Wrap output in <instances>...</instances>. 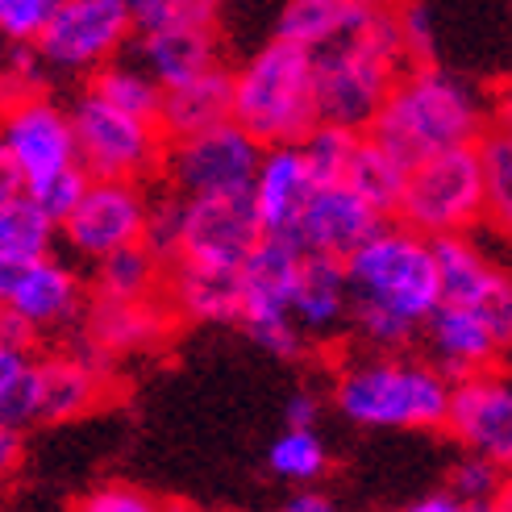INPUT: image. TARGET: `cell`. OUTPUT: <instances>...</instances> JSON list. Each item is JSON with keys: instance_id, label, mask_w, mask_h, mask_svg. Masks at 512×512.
I'll list each match as a JSON object with an SVG mask.
<instances>
[{"instance_id": "obj_40", "label": "cell", "mask_w": 512, "mask_h": 512, "mask_svg": "<svg viewBox=\"0 0 512 512\" xmlns=\"http://www.w3.org/2000/svg\"><path fill=\"white\" fill-rule=\"evenodd\" d=\"M483 109H488V134H508L512 138V75L483 96Z\"/></svg>"}, {"instance_id": "obj_23", "label": "cell", "mask_w": 512, "mask_h": 512, "mask_svg": "<svg viewBox=\"0 0 512 512\" xmlns=\"http://www.w3.org/2000/svg\"><path fill=\"white\" fill-rule=\"evenodd\" d=\"M163 300L175 321L196 325H242V279L238 271H204V267H167Z\"/></svg>"}, {"instance_id": "obj_16", "label": "cell", "mask_w": 512, "mask_h": 512, "mask_svg": "<svg viewBox=\"0 0 512 512\" xmlns=\"http://www.w3.org/2000/svg\"><path fill=\"white\" fill-rule=\"evenodd\" d=\"M0 309H5V317L13 325H21L30 338H42V334H55V329H67L84 317L88 288L71 263L46 254L38 263H25V271L17 275L13 292Z\"/></svg>"}, {"instance_id": "obj_45", "label": "cell", "mask_w": 512, "mask_h": 512, "mask_svg": "<svg viewBox=\"0 0 512 512\" xmlns=\"http://www.w3.org/2000/svg\"><path fill=\"white\" fill-rule=\"evenodd\" d=\"M17 458H21V438L9 429H0V483H5L17 467Z\"/></svg>"}, {"instance_id": "obj_36", "label": "cell", "mask_w": 512, "mask_h": 512, "mask_svg": "<svg viewBox=\"0 0 512 512\" xmlns=\"http://www.w3.org/2000/svg\"><path fill=\"white\" fill-rule=\"evenodd\" d=\"M396 17V42H400V55L404 67H425V63H438V21L425 5H400L392 9Z\"/></svg>"}, {"instance_id": "obj_12", "label": "cell", "mask_w": 512, "mask_h": 512, "mask_svg": "<svg viewBox=\"0 0 512 512\" xmlns=\"http://www.w3.org/2000/svg\"><path fill=\"white\" fill-rule=\"evenodd\" d=\"M130 38L134 25L125 0H55V13H50L34 50L46 67L100 71L121 55Z\"/></svg>"}, {"instance_id": "obj_11", "label": "cell", "mask_w": 512, "mask_h": 512, "mask_svg": "<svg viewBox=\"0 0 512 512\" xmlns=\"http://www.w3.org/2000/svg\"><path fill=\"white\" fill-rule=\"evenodd\" d=\"M263 159V146L242 134L234 121L217 125L209 134H196L184 142H167L163 175L175 196H246L254 167Z\"/></svg>"}, {"instance_id": "obj_15", "label": "cell", "mask_w": 512, "mask_h": 512, "mask_svg": "<svg viewBox=\"0 0 512 512\" xmlns=\"http://www.w3.org/2000/svg\"><path fill=\"white\" fill-rule=\"evenodd\" d=\"M446 433L483 463L512 471V375L483 371L475 379L450 383V413Z\"/></svg>"}, {"instance_id": "obj_28", "label": "cell", "mask_w": 512, "mask_h": 512, "mask_svg": "<svg viewBox=\"0 0 512 512\" xmlns=\"http://www.w3.org/2000/svg\"><path fill=\"white\" fill-rule=\"evenodd\" d=\"M96 100H105L109 109L125 113V117H138V121H150L159 125V109H163V88L150 80V75L134 63V59H113L100 71H92L88 88Z\"/></svg>"}, {"instance_id": "obj_9", "label": "cell", "mask_w": 512, "mask_h": 512, "mask_svg": "<svg viewBox=\"0 0 512 512\" xmlns=\"http://www.w3.org/2000/svg\"><path fill=\"white\" fill-rule=\"evenodd\" d=\"M300 259H304V250L292 238H263L246 259V267L238 271V279H242V329L263 350H271L279 358H300L304 346H309L288 313L296 275H300Z\"/></svg>"}, {"instance_id": "obj_17", "label": "cell", "mask_w": 512, "mask_h": 512, "mask_svg": "<svg viewBox=\"0 0 512 512\" xmlns=\"http://www.w3.org/2000/svg\"><path fill=\"white\" fill-rule=\"evenodd\" d=\"M113 367L105 358L80 350H50L34 358V400L38 421L59 425L92 413V408L109 396Z\"/></svg>"}, {"instance_id": "obj_19", "label": "cell", "mask_w": 512, "mask_h": 512, "mask_svg": "<svg viewBox=\"0 0 512 512\" xmlns=\"http://www.w3.org/2000/svg\"><path fill=\"white\" fill-rule=\"evenodd\" d=\"M317 184L304 167L296 146H271L263 150L259 167L250 179V209L259 217L263 238H296V225L309 209Z\"/></svg>"}, {"instance_id": "obj_13", "label": "cell", "mask_w": 512, "mask_h": 512, "mask_svg": "<svg viewBox=\"0 0 512 512\" xmlns=\"http://www.w3.org/2000/svg\"><path fill=\"white\" fill-rule=\"evenodd\" d=\"M146 213H150V192L142 184L92 179L80 204L71 209V217L59 225V234L80 259L100 263L125 246H142Z\"/></svg>"}, {"instance_id": "obj_2", "label": "cell", "mask_w": 512, "mask_h": 512, "mask_svg": "<svg viewBox=\"0 0 512 512\" xmlns=\"http://www.w3.org/2000/svg\"><path fill=\"white\" fill-rule=\"evenodd\" d=\"M400 71H404V55L396 42V17L392 9L371 5L367 21L350 38L313 55L317 121L367 134Z\"/></svg>"}, {"instance_id": "obj_34", "label": "cell", "mask_w": 512, "mask_h": 512, "mask_svg": "<svg viewBox=\"0 0 512 512\" xmlns=\"http://www.w3.org/2000/svg\"><path fill=\"white\" fill-rule=\"evenodd\" d=\"M504 471L492 467V463H483V458L475 454H463L458 463L450 467V479H446V488L458 504H471V508H492L500 496H504Z\"/></svg>"}, {"instance_id": "obj_29", "label": "cell", "mask_w": 512, "mask_h": 512, "mask_svg": "<svg viewBox=\"0 0 512 512\" xmlns=\"http://www.w3.org/2000/svg\"><path fill=\"white\" fill-rule=\"evenodd\" d=\"M404 179H408V167L363 134V142H358V150H354V163L346 171V188L363 204H371L383 221H392L400 192H404Z\"/></svg>"}, {"instance_id": "obj_48", "label": "cell", "mask_w": 512, "mask_h": 512, "mask_svg": "<svg viewBox=\"0 0 512 512\" xmlns=\"http://www.w3.org/2000/svg\"><path fill=\"white\" fill-rule=\"evenodd\" d=\"M159 512H200L196 504H184V500H163Z\"/></svg>"}, {"instance_id": "obj_10", "label": "cell", "mask_w": 512, "mask_h": 512, "mask_svg": "<svg viewBox=\"0 0 512 512\" xmlns=\"http://www.w3.org/2000/svg\"><path fill=\"white\" fill-rule=\"evenodd\" d=\"M259 242L263 229L250 209V196H179V238L171 267L242 271Z\"/></svg>"}, {"instance_id": "obj_24", "label": "cell", "mask_w": 512, "mask_h": 512, "mask_svg": "<svg viewBox=\"0 0 512 512\" xmlns=\"http://www.w3.org/2000/svg\"><path fill=\"white\" fill-rule=\"evenodd\" d=\"M229 113H234V80H229L225 67H213L200 80L163 92L159 134L167 142H184V138L217 130V125H229Z\"/></svg>"}, {"instance_id": "obj_47", "label": "cell", "mask_w": 512, "mask_h": 512, "mask_svg": "<svg viewBox=\"0 0 512 512\" xmlns=\"http://www.w3.org/2000/svg\"><path fill=\"white\" fill-rule=\"evenodd\" d=\"M25 271V263H17V259H9V254H0V304L9 300V292H13V284H17V275Z\"/></svg>"}, {"instance_id": "obj_25", "label": "cell", "mask_w": 512, "mask_h": 512, "mask_svg": "<svg viewBox=\"0 0 512 512\" xmlns=\"http://www.w3.org/2000/svg\"><path fill=\"white\" fill-rule=\"evenodd\" d=\"M367 13V0H292V5L279 9L275 38L317 55V50L350 38L367 21Z\"/></svg>"}, {"instance_id": "obj_38", "label": "cell", "mask_w": 512, "mask_h": 512, "mask_svg": "<svg viewBox=\"0 0 512 512\" xmlns=\"http://www.w3.org/2000/svg\"><path fill=\"white\" fill-rule=\"evenodd\" d=\"M50 13H55V0H0V38L9 46H34Z\"/></svg>"}, {"instance_id": "obj_32", "label": "cell", "mask_w": 512, "mask_h": 512, "mask_svg": "<svg viewBox=\"0 0 512 512\" xmlns=\"http://www.w3.org/2000/svg\"><path fill=\"white\" fill-rule=\"evenodd\" d=\"M475 150L483 167V221L512 238V138L483 134Z\"/></svg>"}, {"instance_id": "obj_20", "label": "cell", "mask_w": 512, "mask_h": 512, "mask_svg": "<svg viewBox=\"0 0 512 512\" xmlns=\"http://www.w3.org/2000/svg\"><path fill=\"white\" fill-rule=\"evenodd\" d=\"M379 225H383V217L371 209V204H363L346 184H329V188L313 192L292 242L304 254H321V259L346 263Z\"/></svg>"}, {"instance_id": "obj_27", "label": "cell", "mask_w": 512, "mask_h": 512, "mask_svg": "<svg viewBox=\"0 0 512 512\" xmlns=\"http://www.w3.org/2000/svg\"><path fill=\"white\" fill-rule=\"evenodd\" d=\"M167 284V263L146 246H125L109 259H100L92 271V300L105 304H134L155 300Z\"/></svg>"}, {"instance_id": "obj_33", "label": "cell", "mask_w": 512, "mask_h": 512, "mask_svg": "<svg viewBox=\"0 0 512 512\" xmlns=\"http://www.w3.org/2000/svg\"><path fill=\"white\" fill-rule=\"evenodd\" d=\"M267 467L279 479L313 488V479H321L329 467V450L317 429H284L267 450Z\"/></svg>"}, {"instance_id": "obj_46", "label": "cell", "mask_w": 512, "mask_h": 512, "mask_svg": "<svg viewBox=\"0 0 512 512\" xmlns=\"http://www.w3.org/2000/svg\"><path fill=\"white\" fill-rule=\"evenodd\" d=\"M17 192H21V179H17V171H13L9 155H5V146H0V209H5Z\"/></svg>"}, {"instance_id": "obj_22", "label": "cell", "mask_w": 512, "mask_h": 512, "mask_svg": "<svg viewBox=\"0 0 512 512\" xmlns=\"http://www.w3.org/2000/svg\"><path fill=\"white\" fill-rule=\"evenodd\" d=\"M288 313L304 342H329L342 329H350V288L342 263L321 259V254H304Z\"/></svg>"}, {"instance_id": "obj_52", "label": "cell", "mask_w": 512, "mask_h": 512, "mask_svg": "<svg viewBox=\"0 0 512 512\" xmlns=\"http://www.w3.org/2000/svg\"><path fill=\"white\" fill-rule=\"evenodd\" d=\"M508 271H512V267H508Z\"/></svg>"}, {"instance_id": "obj_37", "label": "cell", "mask_w": 512, "mask_h": 512, "mask_svg": "<svg viewBox=\"0 0 512 512\" xmlns=\"http://www.w3.org/2000/svg\"><path fill=\"white\" fill-rule=\"evenodd\" d=\"M88 184H92V179L80 167H67V171L42 179V184H34V188H25V196H30L55 225H63L75 204H80V196L88 192Z\"/></svg>"}, {"instance_id": "obj_42", "label": "cell", "mask_w": 512, "mask_h": 512, "mask_svg": "<svg viewBox=\"0 0 512 512\" xmlns=\"http://www.w3.org/2000/svg\"><path fill=\"white\" fill-rule=\"evenodd\" d=\"M317 417H321L317 392H296L288 400V429H317Z\"/></svg>"}, {"instance_id": "obj_1", "label": "cell", "mask_w": 512, "mask_h": 512, "mask_svg": "<svg viewBox=\"0 0 512 512\" xmlns=\"http://www.w3.org/2000/svg\"><path fill=\"white\" fill-rule=\"evenodd\" d=\"M483 134H488L483 92L442 63L404 67L367 130V138L396 155L404 167L442 155V150L479 146Z\"/></svg>"}, {"instance_id": "obj_44", "label": "cell", "mask_w": 512, "mask_h": 512, "mask_svg": "<svg viewBox=\"0 0 512 512\" xmlns=\"http://www.w3.org/2000/svg\"><path fill=\"white\" fill-rule=\"evenodd\" d=\"M284 512H338V504L329 500L325 492H317V488H300V492L288 500Z\"/></svg>"}, {"instance_id": "obj_7", "label": "cell", "mask_w": 512, "mask_h": 512, "mask_svg": "<svg viewBox=\"0 0 512 512\" xmlns=\"http://www.w3.org/2000/svg\"><path fill=\"white\" fill-rule=\"evenodd\" d=\"M396 225L413 229L425 242L467 238L483 221V167L475 146H458L429 155L408 167L400 204L392 213Z\"/></svg>"}, {"instance_id": "obj_49", "label": "cell", "mask_w": 512, "mask_h": 512, "mask_svg": "<svg viewBox=\"0 0 512 512\" xmlns=\"http://www.w3.org/2000/svg\"><path fill=\"white\" fill-rule=\"evenodd\" d=\"M492 512H512V500H508V496H500V500L492 504Z\"/></svg>"}, {"instance_id": "obj_39", "label": "cell", "mask_w": 512, "mask_h": 512, "mask_svg": "<svg viewBox=\"0 0 512 512\" xmlns=\"http://www.w3.org/2000/svg\"><path fill=\"white\" fill-rule=\"evenodd\" d=\"M71 512H159V500L146 496L142 488H130V483H105V488L88 492Z\"/></svg>"}, {"instance_id": "obj_14", "label": "cell", "mask_w": 512, "mask_h": 512, "mask_svg": "<svg viewBox=\"0 0 512 512\" xmlns=\"http://www.w3.org/2000/svg\"><path fill=\"white\" fill-rule=\"evenodd\" d=\"M0 146H5V155L21 179V192L67 167H80L75 163L71 117L46 92L0 109Z\"/></svg>"}, {"instance_id": "obj_18", "label": "cell", "mask_w": 512, "mask_h": 512, "mask_svg": "<svg viewBox=\"0 0 512 512\" xmlns=\"http://www.w3.org/2000/svg\"><path fill=\"white\" fill-rule=\"evenodd\" d=\"M84 350L105 358L113 367L117 358L125 354H142V350H155L171 338L175 329V313L167 309V300H134V304H105V300H92L84 309Z\"/></svg>"}, {"instance_id": "obj_50", "label": "cell", "mask_w": 512, "mask_h": 512, "mask_svg": "<svg viewBox=\"0 0 512 512\" xmlns=\"http://www.w3.org/2000/svg\"><path fill=\"white\" fill-rule=\"evenodd\" d=\"M504 496L512 500V471H508V479H504Z\"/></svg>"}, {"instance_id": "obj_35", "label": "cell", "mask_w": 512, "mask_h": 512, "mask_svg": "<svg viewBox=\"0 0 512 512\" xmlns=\"http://www.w3.org/2000/svg\"><path fill=\"white\" fill-rule=\"evenodd\" d=\"M42 80H46V63L34 46H9L0 55V109L17 105V100L42 96Z\"/></svg>"}, {"instance_id": "obj_51", "label": "cell", "mask_w": 512, "mask_h": 512, "mask_svg": "<svg viewBox=\"0 0 512 512\" xmlns=\"http://www.w3.org/2000/svg\"><path fill=\"white\" fill-rule=\"evenodd\" d=\"M5 325H9V317H5V309H0V338H5Z\"/></svg>"}, {"instance_id": "obj_26", "label": "cell", "mask_w": 512, "mask_h": 512, "mask_svg": "<svg viewBox=\"0 0 512 512\" xmlns=\"http://www.w3.org/2000/svg\"><path fill=\"white\" fill-rule=\"evenodd\" d=\"M433 246V263H438V288H442V304L454 309H475V304L488 296V288L496 284V275L504 271L488 250H483L471 234L467 238H438Z\"/></svg>"}, {"instance_id": "obj_6", "label": "cell", "mask_w": 512, "mask_h": 512, "mask_svg": "<svg viewBox=\"0 0 512 512\" xmlns=\"http://www.w3.org/2000/svg\"><path fill=\"white\" fill-rule=\"evenodd\" d=\"M130 25L138 38L134 63L163 92L221 67L217 5H204V0H134Z\"/></svg>"}, {"instance_id": "obj_21", "label": "cell", "mask_w": 512, "mask_h": 512, "mask_svg": "<svg viewBox=\"0 0 512 512\" xmlns=\"http://www.w3.org/2000/svg\"><path fill=\"white\" fill-rule=\"evenodd\" d=\"M421 334H425V346H429L425 363L450 383L475 379L483 371H496L500 358H504L496 338H492V329L483 325L475 313L454 309V304H438V309L429 313V321L421 325Z\"/></svg>"}, {"instance_id": "obj_43", "label": "cell", "mask_w": 512, "mask_h": 512, "mask_svg": "<svg viewBox=\"0 0 512 512\" xmlns=\"http://www.w3.org/2000/svg\"><path fill=\"white\" fill-rule=\"evenodd\" d=\"M404 512H492V508H471V504H458L450 492H429V496L413 500Z\"/></svg>"}, {"instance_id": "obj_3", "label": "cell", "mask_w": 512, "mask_h": 512, "mask_svg": "<svg viewBox=\"0 0 512 512\" xmlns=\"http://www.w3.org/2000/svg\"><path fill=\"white\" fill-rule=\"evenodd\" d=\"M338 413L367 429H446L450 379L425 358L358 354L334 375Z\"/></svg>"}, {"instance_id": "obj_4", "label": "cell", "mask_w": 512, "mask_h": 512, "mask_svg": "<svg viewBox=\"0 0 512 512\" xmlns=\"http://www.w3.org/2000/svg\"><path fill=\"white\" fill-rule=\"evenodd\" d=\"M342 271L350 288V309L396 317L413 325L417 334L429 321V313L442 304L433 246L396 221H383L342 263Z\"/></svg>"}, {"instance_id": "obj_30", "label": "cell", "mask_w": 512, "mask_h": 512, "mask_svg": "<svg viewBox=\"0 0 512 512\" xmlns=\"http://www.w3.org/2000/svg\"><path fill=\"white\" fill-rule=\"evenodd\" d=\"M55 238H59V225L25 192H17L5 209H0V254H9V259L38 263L55 250Z\"/></svg>"}, {"instance_id": "obj_5", "label": "cell", "mask_w": 512, "mask_h": 512, "mask_svg": "<svg viewBox=\"0 0 512 512\" xmlns=\"http://www.w3.org/2000/svg\"><path fill=\"white\" fill-rule=\"evenodd\" d=\"M229 80H234V113H229V121L263 150L296 146L317 125L309 50L271 38L238 71H229Z\"/></svg>"}, {"instance_id": "obj_31", "label": "cell", "mask_w": 512, "mask_h": 512, "mask_svg": "<svg viewBox=\"0 0 512 512\" xmlns=\"http://www.w3.org/2000/svg\"><path fill=\"white\" fill-rule=\"evenodd\" d=\"M358 142H363V134L342 130V125L317 121L313 130L296 142V150H300L304 167H309L313 184H317V188H329V184H346V171H350V163H354Z\"/></svg>"}, {"instance_id": "obj_41", "label": "cell", "mask_w": 512, "mask_h": 512, "mask_svg": "<svg viewBox=\"0 0 512 512\" xmlns=\"http://www.w3.org/2000/svg\"><path fill=\"white\" fill-rule=\"evenodd\" d=\"M30 363H34V350H21V346L0 338V396H5L25 371H30Z\"/></svg>"}, {"instance_id": "obj_8", "label": "cell", "mask_w": 512, "mask_h": 512, "mask_svg": "<svg viewBox=\"0 0 512 512\" xmlns=\"http://www.w3.org/2000/svg\"><path fill=\"white\" fill-rule=\"evenodd\" d=\"M75 134V163L88 179H109V184H142L155 171H163L167 138L159 125L125 117L109 109L105 100L84 92L67 109Z\"/></svg>"}]
</instances>
